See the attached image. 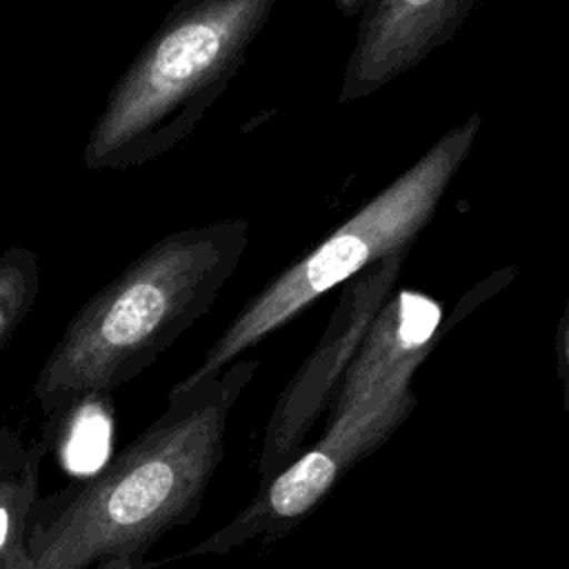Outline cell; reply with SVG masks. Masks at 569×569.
<instances>
[{
	"label": "cell",
	"mask_w": 569,
	"mask_h": 569,
	"mask_svg": "<svg viewBox=\"0 0 569 569\" xmlns=\"http://www.w3.org/2000/svg\"><path fill=\"white\" fill-rule=\"evenodd\" d=\"M442 305L429 293L398 289L378 309L347 365L329 413H342L411 393V380L447 333Z\"/></svg>",
	"instance_id": "obj_7"
},
{
	"label": "cell",
	"mask_w": 569,
	"mask_h": 569,
	"mask_svg": "<svg viewBox=\"0 0 569 569\" xmlns=\"http://www.w3.org/2000/svg\"><path fill=\"white\" fill-rule=\"evenodd\" d=\"M249 244L244 218L173 231L142 251L69 322L33 396L44 416L111 393L151 367L216 302Z\"/></svg>",
	"instance_id": "obj_2"
},
{
	"label": "cell",
	"mask_w": 569,
	"mask_h": 569,
	"mask_svg": "<svg viewBox=\"0 0 569 569\" xmlns=\"http://www.w3.org/2000/svg\"><path fill=\"white\" fill-rule=\"evenodd\" d=\"M27 258L0 260V345L27 313L36 291L33 264Z\"/></svg>",
	"instance_id": "obj_11"
},
{
	"label": "cell",
	"mask_w": 569,
	"mask_h": 569,
	"mask_svg": "<svg viewBox=\"0 0 569 569\" xmlns=\"http://www.w3.org/2000/svg\"><path fill=\"white\" fill-rule=\"evenodd\" d=\"M478 133L480 113H471L445 131L351 218L253 293L207 349L200 365L178 385L189 387L220 373L240 353L291 322L333 287L396 251L411 249L469 158Z\"/></svg>",
	"instance_id": "obj_4"
},
{
	"label": "cell",
	"mask_w": 569,
	"mask_h": 569,
	"mask_svg": "<svg viewBox=\"0 0 569 569\" xmlns=\"http://www.w3.org/2000/svg\"><path fill=\"white\" fill-rule=\"evenodd\" d=\"M9 427H0V449H2V442H4V436H7Z\"/></svg>",
	"instance_id": "obj_15"
},
{
	"label": "cell",
	"mask_w": 569,
	"mask_h": 569,
	"mask_svg": "<svg viewBox=\"0 0 569 569\" xmlns=\"http://www.w3.org/2000/svg\"><path fill=\"white\" fill-rule=\"evenodd\" d=\"M567 318L569 313L565 311L562 318H560V325H558V338H556V351H558V376L562 380V387H565V398L569 396L567 389H569V378H567V369H569V358H567V345H569V331H567Z\"/></svg>",
	"instance_id": "obj_12"
},
{
	"label": "cell",
	"mask_w": 569,
	"mask_h": 569,
	"mask_svg": "<svg viewBox=\"0 0 569 569\" xmlns=\"http://www.w3.org/2000/svg\"><path fill=\"white\" fill-rule=\"evenodd\" d=\"M407 258L409 249L396 251L342 282L320 342L282 389L267 422L258 458L260 482H267L302 451L305 436L320 411L329 407L347 365L378 309L389 298Z\"/></svg>",
	"instance_id": "obj_6"
},
{
	"label": "cell",
	"mask_w": 569,
	"mask_h": 569,
	"mask_svg": "<svg viewBox=\"0 0 569 569\" xmlns=\"http://www.w3.org/2000/svg\"><path fill=\"white\" fill-rule=\"evenodd\" d=\"M98 569H147V565L144 562H109Z\"/></svg>",
	"instance_id": "obj_14"
},
{
	"label": "cell",
	"mask_w": 569,
	"mask_h": 569,
	"mask_svg": "<svg viewBox=\"0 0 569 569\" xmlns=\"http://www.w3.org/2000/svg\"><path fill=\"white\" fill-rule=\"evenodd\" d=\"M416 393L378 405L329 413L320 440L300 451L267 482L256 498L224 527L198 542L189 553H227L260 536H280L305 520L360 460L378 451L413 413Z\"/></svg>",
	"instance_id": "obj_5"
},
{
	"label": "cell",
	"mask_w": 569,
	"mask_h": 569,
	"mask_svg": "<svg viewBox=\"0 0 569 569\" xmlns=\"http://www.w3.org/2000/svg\"><path fill=\"white\" fill-rule=\"evenodd\" d=\"M47 442H24L9 429L0 449V569H29L24 536L40 496V467Z\"/></svg>",
	"instance_id": "obj_9"
},
{
	"label": "cell",
	"mask_w": 569,
	"mask_h": 569,
	"mask_svg": "<svg viewBox=\"0 0 569 569\" xmlns=\"http://www.w3.org/2000/svg\"><path fill=\"white\" fill-rule=\"evenodd\" d=\"M367 2H369V0H333L336 9H338L342 16H347V18L360 16L362 9L367 7Z\"/></svg>",
	"instance_id": "obj_13"
},
{
	"label": "cell",
	"mask_w": 569,
	"mask_h": 569,
	"mask_svg": "<svg viewBox=\"0 0 569 569\" xmlns=\"http://www.w3.org/2000/svg\"><path fill=\"white\" fill-rule=\"evenodd\" d=\"M278 0H178L109 93L84 147L89 169L153 162L227 91Z\"/></svg>",
	"instance_id": "obj_3"
},
{
	"label": "cell",
	"mask_w": 569,
	"mask_h": 569,
	"mask_svg": "<svg viewBox=\"0 0 569 569\" xmlns=\"http://www.w3.org/2000/svg\"><path fill=\"white\" fill-rule=\"evenodd\" d=\"M482 0H369L345 64L338 102L362 100L445 47Z\"/></svg>",
	"instance_id": "obj_8"
},
{
	"label": "cell",
	"mask_w": 569,
	"mask_h": 569,
	"mask_svg": "<svg viewBox=\"0 0 569 569\" xmlns=\"http://www.w3.org/2000/svg\"><path fill=\"white\" fill-rule=\"evenodd\" d=\"M60 465L71 473L87 476L96 471L109 453L111 429H113V409L111 393H87L80 396L56 413L49 416Z\"/></svg>",
	"instance_id": "obj_10"
},
{
	"label": "cell",
	"mask_w": 569,
	"mask_h": 569,
	"mask_svg": "<svg viewBox=\"0 0 569 569\" xmlns=\"http://www.w3.org/2000/svg\"><path fill=\"white\" fill-rule=\"evenodd\" d=\"M233 360L196 385H173L164 411L96 471L33 502L29 569L142 562L169 529L189 525L224 453L233 405L258 371Z\"/></svg>",
	"instance_id": "obj_1"
}]
</instances>
